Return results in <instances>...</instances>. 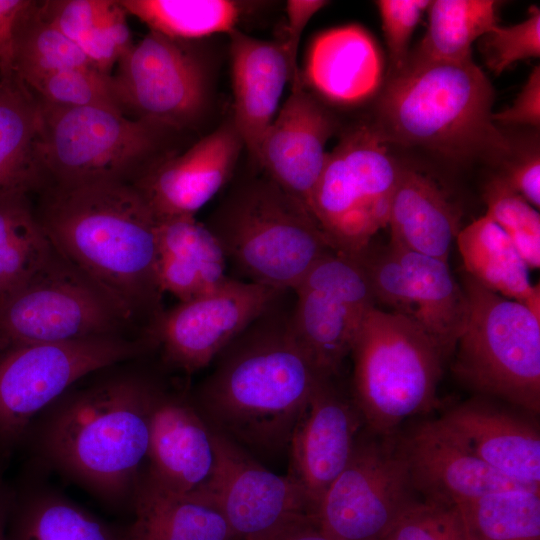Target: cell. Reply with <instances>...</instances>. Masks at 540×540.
I'll list each match as a JSON object with an SVG mask.
<instances>
[{
	"label": "cell",
	"mask_w": 540,
	"mask_h": 540,
	"mask_svg": "<svg viewBox=\"0 0 540 540\" xmlns=\"http://www.w3.org/2000/svg\"><path fill=\"white\" fill-rule=\"evenodd\" d=\"M284 293L218 353L211 372L190 391L211 430L256 459L287 451L326 378L296 337L292 310L279 304Z\"/></svg>",
	"instance_id": "obj_1"
},
{
	"label": "cell",
	"mask_w": 540,
	"mask_h": 540,
	"mask_svg": "<svg viewBox=\"0 0 540 540\" xmlns=\"http://www.w3.org/2000/svg\"><path fill=\"white\" fill-rule=\"evenodd\" d=\"M154 382L132 371L80 380L31 424L36 455L106 503H133L148 455Z\"/></svg>",
	"instance_id": "obj_2"
},
{
	"label": "cell",
	"mask_w": 540,
	"mask_h": 540,
	"mask_svg": "<svg viewBox=\"0 0 540 540\" xmlns=\"http://www.w3.org/2000/svg\"><path fill=\"white\" fill-rule=\"evenodd\" d=\"M37 218L56 252L100 287L132 321L149 326L163 310L157 277V225L128 181L55 184Z\"/></svg>",
	"instance_id": "obj_3"
},
{
	"label": "cell",
	"mask_w": 540,
	"mask_h": 540,
	"mask_svg": "<svg viewBox=\"0 0 540 540\" xmlns=\"http://www.w3.org/2000/svg\"><path fill=\"white\" fill-rule=\"evenodd\" d=\"M495 93L473 61L406 62L389 74L373 129L385 143L419 146L447 158L500 159L510 144L493 121Z\"/></svg>",
	"instance_id": "obj_4"
},
{
	"label": "cell",
	"mask_w": 540,
	"mask_h": 540,
	"mask_svg": "<svg viewBox=\"0 0 540 540\" xmlns=\"http://www.w3.org/2000/svg\"><path fill=\"white\" fill-rule=\"evenodd\" d=\"M205 225L248 281L282 291L335 250L310 210L266 174L232 187Z\"/></svg>",
	"instance_id": "obj_5"
},
{
	"label": "cell",
	"mask_w": 540,
	"mask_h": 540,
	"mask_svg": "<svg viewBox=\"0 0 540 540\" xmlns=\"http://www.w3.org/2000/svg\"><path fill=\"white\" fill-rule=\"evenodd\" d=\"M352 399L368 429L390 434L431 410L444 357L412 319L373 307L355 338Z\"/></svg>",
	"instance_id": "obj_6"
},
{
	"label": "cell",
	"mask_w": 540,
	"mask_h": 540,
	"mask_svg": "<svg viewBox=\"0 0 540 540\" xmlns=\"http://www.w3.org/2000/svg\"><path fill=\"white\" fill-rule=\"evenodd\" d=\"M468 303L453 371L472 390L540 410V320L521 302L463 276Z\"/></svg>",
	"instance_id": "obj_7"
},
{
	"label": "cell",
	"mask_w": 540,
	"mask_h": 540,
	"mask_svg": "<svg viewBox=\"0 0 540 540\" xmlns=\"http://www.w3.org/2000/svg\"><path fill=\"white\" fill-rule=\"evenodd\" d=\"M146 337H90L65 342L0 340V444L27 434L33 421L86 376L140 357Z\"/></svg>",
	"instance_id": "obj_8"
},
{
	"label": "cell",
	"mask_w": 540,
	"mask_h": 540,
	"mask_svg": "<svg viewBox=\"0 0 540 540\" xmlns=\"http://www.w3.org/2000/svg\"><path fill=\"white\" fill-rule=\"evenodd\" d=\"M40 106L37 157L52 183L128 181L159 146L163 129L119 109Z\"/></svg>",
	"instance_id": "obj_9"
},
{
	"label": "cell",
	"mask_w": 540,
	"mask_h": 540,
	"mask_svg": "<svg viewBox=\"0 0 540 540\" xmlns=\"http://www.w3.org/2000/svg\"><path fill=\"white\" fill-rule=\"evenodd\" d=\"M386 144L363 125L326 155L309 208L336 251L355 255L388 225L402 166Z\"/></svg>",
	"instance_id": "obj_10"
},
{
	"label": "cell",
	"mask_w": 540,
	"mask_h": 540,
	"mask_svg": "<svg viewBox=\"0 0 540 540\" xmlns=\"http://www.w3.org/2000/svg\"><path fill=\"white\" fill-rule=\"evenodd\" d=\"M131 320L54 249L47 262L0 303V340L65 342L122 335Z\"/></svg>",
	"instance_id": "obj_11"
},
{
	"label": "cell",
	"mask_w": 540,
	"mask_h": 540,
	"mask_svg": "<svg viewBox=\"0 0 540 540\" xmlns=\"http://www.w3.org/2000/svg\"><path fill=\"white\" fill-rule=\"evenodd\" d=\"M354 257L366 274L376 304L416 322L444 359L455 351L468 303L447 261L391 243L378 248L372 242Z\"/></svg>",
	"instance_id": "obj_12"
},
{
	"label": "cell",
	"mask_w": 540,
	"mask_h": 540,
	"mask_svg": "<svg viewBox=\"0 0 540 540\" xmlns=\"http://www.w3.org/2000/svg\"><path fill=\"white\" fill-rule=\"evenodd\" d=\"M400 451L358 437L353 454L315 510L332 540H383L415 503Z\"/></svg>",
	"instance_id": "obj_13"
},
{
	"label": "cell",
	"mask_w": 540,
	"mask_h": 540,
	"mask_svg": "<svg viewBox=\"0 0 540 540\" xmlns=\"http://www.w3.org/2000/svg\"><path fill=\"white\" fill-rule=\"evenodd\" d=\"M292 328L319 371L335 377L351 353L366 314L376 303L366 274L352 255H323L297 287Z\"/></svg>",
	"instance_id": "obj_14"
},
{
	"label": "cell",
	"mask_w": 540,
	"mask_h": 540,
	"mask_svg": "<svg viewBox=\"0 0 540 540\" xmlns=\"http://www.w3.org/2000/svg\"><path fill=\"white\" fill-rule=\"evenodd\" d=\"M213 442L212 473L195 492L220 511L233 540H272L296 524L315 518L305 492L288 474L270 471L214 431Z\"/></svg>",
	"instance_id": "obj_15"
},
{
	"label": "cell",
	"mask_w": 540,
	"mask_h": 540,
	"mask_svg": "<svg viewBox=\"0 0 540 540\" xmlns=\"http://www.w3.org/2000/svg\"><path fill=\"white\" fill-rule=\"evenodd\" d=\"M283 292L229 278L208 294L163 309L145 334L166 367L191 375L209 366Z\"/></svg>",
	"instance_id": "obj_16"
},
{
	"label": "cell",
	"mask_w": 540,
	"mask_h": 540,
	"mask_svg": "<svg viewBox=\"0 0 540 540\" xmlns=\"http://www.w3.org/2000/svg\"><path fill=\"white\" fill-rule=\"evenodd\" d=\"M181 42L149 31L119 60L111 77L124 113L163 130L180 129L200 116L208 94L205 69Z\"/></svg>",
	"instance_id": "obj_17"
},
{
	"label": "cell",
	"mask_w": 540,
	"mask_h": 540,
	"mask_svg": "<svg viewBox=\"0 0 540 540\" xmlns=\"http://www.w3.org/2000/svg\"><path fill=\"white\" fill-rule=\"evenodd\" d=\"M215 460L213 431L187 389L153 385L149 447L141 480L160 489L192 493L209 479Z\"/></svg>",
	"instance_id": "obj_18"
},
{
	"label": "cell",
	"mask_w": 540,
	"mask_h": 540,
	"mask_svg": "<svg viewBox=\"0 0 540 540\" xmlns=\"http://www.w3.org/2000/svg\"><path fill=\"white\" fill-rule=\"evenodd\" d=\"M324 378L313 392L291 434L288 475L305 492L315 510L347 466L363 422L353 401Z\"/></svg>",
	"instance_id": "obj_19"
},
{
	"label": "cell",
	"mask_w": 540,
	"mask_h": 540,
	"mask_svg": "<svg viewBox=\"0 0 540 540\" xmlns=\"http://www.w3.org/2000/svg\"><path fill=\"white\" fill-rule=\"evenodd\" d=\"M243 147L231 120L184 153L152 165L132 184L158 221L195 217L228 182Z\"/></svg>",
	"instance_id": "obj_20"
},
{
	"label": "cell",
	"mask_w": 540,
	"mask_h": 540,
	"mask_svg": "<svg viewBox=\"0 0 540 540\" xmlns=\"http://www.w3.org/2000/svg\"><path fill=\"white\" fill-rule=\"evenodd\" d=\"M335 127L332 114L304 84L292 86L260 145L257 162L265 174L309 210Z\"/></svg>",
	"instance_id": "obj_21"
},
{
	"label": "cell",
	"mask_w": 540,
	"mask_h": 540,
	"mask_svg": "<svg viewBox=\"0 0 540 540\" xmlns=\"http://www.w3.org/2000/svg\"><path fill=\"white\" fill-rule=\"evenodd\" d=\"M413 488L430 502L457 506L483 494L540 487L513 480L478 459L434 421L416 427L399 448Z\"/></svg>",
	"instance_id": "obj_22"
},
{
	"label": "cell",
	"mask_w": 540,
	"mask_h": 540,
	"mask_svg": "<svg viewBox=\"0 0 540 540\" xmlns=\"http://www.w3.org/2000/svg\"><path fill=\"white\" fill-rule=\"evenodd\" d=\"M478 459L523 484L540 487V437L524 419L480 400L462 403L437 420Z\"/></svg>",
	"instance_id": "obj_23"
},
{
	"label": "cell",
	"mask_w": 540,
	"mask_h": 540,
	"mask_svg": "<svg viewBox=\"0 0 540 540\" xmlns=\"http://www.w3.org/2000/svg\"><path fill=\"white\" fill-rule=\"evenodd\" d=\"M229 36L232 122L244 147L257 161L262 139L291 79L290 65L282 42L259 40L237 29Z\"/></svg>",
	"instance_id": "obj_24"
},
{
	"label": "cell",
	"mask_w": 540,
	"mask_h": 540,
	"mask_svg": "<svg viewBox=\"0 0 540 540\" xmlns=\"http://www.w3.org/2000/svg\"><path fill=\"white\" fill-rule=\"evenodd\" d=\"M384 64L370 33L358 25L323 31L308 50L304 80L325 99L355 105L372 97L383 80Z\"/></svg>",
	"instance_id": "obj_25"
},
{
	"label": "cell",
	"mask_w": 540,
	"mask_h": 540,
	"mask_svg": "<svg viewBox=\"0 0 540 540\" xmlns=\"http://www.w3.org/2000/svg\"><path fill=\"white\" fill-rule=\"evenodd\" d=\"M226 264L220 243L195 217L158 221L157 277L163 293L180 302L208 294L230 278Z\"/></svg>",
	"instance_id": "obj_26"
},
{
	"label": "cell",
	"mask_w": 540,
	"mask_h": 540,
	"mask_svg": "<svg viewBox=\"0 0 540 540\" xmlns=\"http://www.w3.org/2000/svg\"><path fill=\"white\" fill-rule=\"evenodd\" d=\"M460 215L430 177L401 167L388 225L391 244L448 262Z\"/></svg>",
	"instance_id": "obj_27"
},
{
	"label": "cell",
	"mask_w": 540,
	"mask_h": 540,
	"mask_svg": "<svg viewBox=\"0 0 540 540\" xmlns=\"http://www.w3.org/2000/svg\"><path fill=\"white\" fill-rule=\"evenodd\" d=\"M132 505L124 540H233L220 511L196 492L177 494L140 480Z\"/></svg>",
	"instance_id": "obj_28"
},
{
	"label": "cell",
	"mask_w": 540,
	"mask_h": 540,
	"mask_svg": "<svg viewBox=\"0 0 540 540\" xmlns=\"http://www.w3.org/2000/svg\"><path fill=\"white\" fill-rule=\"evenodd\" d=\"M41 106L13 73H0V197L38 187L43 181L37 157Z\"/></svg>",
	"instance_id": "obj_29"
},
{
	"label": "cell",
	"mask_w": 540,
	"mask_h": 540,
	"mask_svg": "<svg viewBox=\"0 0 540 540\" xmlns=\"http://www.w3.org/2000/svg\"><path fill=\"white\" fill-rule=\"evenodd\" d=\"M38 9L75 43L101 72L112 67L132 47L127 13L114 0H55L39 2Z\"/></svg>",
	"instance_id": "obj_30"
},
{
	"label": "cell",
	"mask_w": 540,
	"mask_h": 540,
	"mask_svg": "<svg viewBox=\"0 0 540 540\" xmlns=\"http://www.w3.org/2000/svg\"><path fill=\"white\" fill-rule=\"evenodd\" d=\"M456 244L465 272L483 287L524 303L531 295L529 267L507 234L486 214L460 229Z\"/></svg>",
	"instance_id": "obj_31"
},
{
	"label": "cell",
	"mask_w": 540,
	"mask_h": 540,
	"mask_svg": "<svg viewBox=\"0 0 540 540\" xmlns=\"http://www.w3.org/2000/svg\"><path fill=\"white\" fill-rule=\"evenodd\" d=\"M495 0H434L427 9V31L406 62H463L472 44L498 25Z\"/></svg>",
	"instance_id": "obj_32"
},
{
	"label": "cell",
	"mask_w": 540,
	"mask_h": 540,
	"mask_svg": "<svg viewBox=\"0 0 540 540\" xmlns=\"http://www.w3.org/2000/svg\"><path fill=\"white\" fill-rule=\"evenodd\" d=\"M28 197L26 191L0 197L1 302L26 283L54 251Z\"/></svg>",
	"instance_id": "obj_33"
},
{
	"label": "cell",
	"mask_w": 540,
	"mask_h": 540,
	"mask_svg": "<svg viewBox=\"0 0 540 540\" xmlns=\"http://www.w3.org/2000/svg\"><path fill=\"white\" fill-rule=\"evenodd\" d=\"M120 5L150 31L177 41L231 33L243 13L232 0H121Z\"/></svg>",
	"instance_id": "obj_34"
},
{
	"label": "cell",
	"mask_w": 540,
	"mask_h": 540,
	"mask_svg": "<svg viewBox=\"0 0 540 540\" xmlns=\"http://www.w3.org/2000/svg\"><path fill=\"white\" fill-rule=\"evenodd\" d=\"M468 540H539V491L505 489L456 506Z\"/></svg>",
	"instance_id": "obj_35"
},
{
	"label": "cell",
	"mask_w": 540,
	"mask_h": 540,
	"mask_svg": "<svg viewBox=\"0 0 540 540\" xmlns=\"http://www.w3.org/2000/svg\"><path fill=\"white\" fill-rule=\"evenodd\" d=\"M75 67L94 65L75 43L42 16L38 1H34L16 27L11 72L30 87L53 72Z\"/></svg>",
	"instance_id": "obj_36"
},
{
	"label": "cell",
	"mask_w": 540,
	"mask_h": 540,
	"mask_svg": "<svg viewBox=\"0 0 540 540\" xmlns=\"http://www.w3.org/2000/svg\"><path fill=\"white\" fill-rule=\"evenodd\" d=\"M12 540H124L95 516L50 491L34 492L17 518Z\"/></svg>",
	"instance_id": "obj_37"
},
{
	"label": "cell",
	"mask_w": 540,
	"mask_h": 540,
	"mask_svg": "<svg viewBox=\"0 0 540 540\" xmlns=\"http://www.w3.org/2000/svg\"><path fill=\"white\" fill-rule=\"evenodd\" d=\"M486 215L511 239L529 267H540V215L522 196L512 190L500 175L485 186Z\"/></svg>",
	"instance_id": "obj_38"
},
{
	"label": "cell",
	"mask_w": 540,
	"mask_h": 540,
	"mask_svg": "<svg viewBox=\"0 0 540 540\" xmlns=\"http://www.w3.org/2000/svg\"><path fill=\"white\" fill-rule=\"evenodd\" d=\"M37 99L57 107L106 106L122 109L112 77L95 67H75L53 72L28 87Z\"/></svg>",
	"instance_id": "obj_39"
},
{
	"label": "cell",
	"mask_w": 540,
	"mask_h": 540,
	"mask_svg": "<svg viewBox=\"0 0 540 540\" xmlns=\"http://www.w3.org/2000/svg\"><path fill=\"white\" fill-rule=\"evenodd\" d=\"M479 46L487 67L501 74L512 64L540 56V9L531 6L528 16L511 26L499 24L483 35Z\"/></svg>",
	"instance_id": "obj_40"
},
{
	"label": "cell",
	"mask_w": 540,
	"mask_h": 540,
	"mask_svg": "<svg viewBox=\"0 0 540 540\" xmlns=\"http://www.w3.org/2000/svg\"><path fill=\"white\" fill-rule=\"evenodd\" d=\"M383 540H468L456 506L415 502Z\"/></svg>",
	"instance_id": "obj_41"
},
{
	"label": "cell",
	"mask_w": 540,
	"mask_h": 540,
	"mask_svg": "<svg viewBox=\"0 0 540 540\" xmlns=\"http://www.w3.org/2000/svg\"><path fill=\"white\" fill-rule=\"evenodd\" d=\"M429 0H378L375 2L390 59L389 74L399 71L409 56V45Z\"/></svg>",
	"instance_id": "obj_42"
},
{
	"label": "cell",
	"mask_w": 540,
	"mask_h": 540,
	"mask_svg": "<svg viewBox=\"0 0 540 540\" xmlns=\"http://www.w3.org/2000/svg\"><path fill=\"white\" fill-rule=\"evenodd\" d=\"M327 4L324 0H289L286 3V39L282 44L290 65L292 86L304 84L297 64L302 33L312 17Z\"/></svg>",
	"instance_id": "obj_43"
},
{
	"label": "cell",
	"mask_w": 540,
	"mask_h": 540,
	"mask_svg": "<svg viewBox=\"0 0 540 540\" xmlns=\"http://www.w3.org/2000/svg\"><path fill=\"white\" fill-rule=\"evenodd\" d=\"M493 121L505 125L540 126V67L536 65L511 106L493 113Z\"/></svg>",
	"instance_id": "obj_44"
},
{
	"label": "cell",
	"mask_w": 540,
	"mask_h": 540,
	"mask_svg": "<svg viewBox=\"0 0 540 540\" xmlns=\"http://www.w3.org/2000/svg\"><path fill=\"white\" fill-rule=\"evenodd\" d=\"M500 176L512 190L535 209L540 207V157L538 153L509 166Z\"/></svg>",
	"instance_id": "obj_45"
},
{
	"label": "cell",
	"mask_w": 540,
	"mask_h": 540,
	"mask_svg": "<svg viewBox=\"0 0 540 540\" xmlns=\"http://www.w3.org/2000/svg\"><path fill=\"white\" fill-rule=\"evenodd\" d=\"M30 0H0V73H10L13 40L16 27Z\"/></svg>",
	"instance_id": "obj_46"
},
{
	"label": "cell",
	"mask_w": 540,
	"mask_h": 540,
	"mask_svg": "<svg viewBox=\"0 0 540 540\" xmlns=\"http://www.w3.org/2000/svg\"><path fill=\"white\" fill-rule=\"evenodd\" d=\"M272 540H332L318 526L315 518L304 520Z\"/></svg>",
	"instance_id": "obj_47"
},
{
	"label": "cell",
	"mask_w": 540,
	"mask_h": 540,
	"mask_svg": "<svg viewBox=\"0 0 540 540\" xmlns=\"http://www.w3.org/2000/svg\"><path fill=\"white\" fill-rule=\"evenodd\" d=\"M527 309L540 320V286L537 284L531 295L524 301Z\"/></svg>",
	"instance_id": "obj_48"
},
{
	"label": "cell",
	"mask_w": 540,
	"mask_h": 540,
	"mask_svg": "<svg viewBox=\"0 0 540 540\" xmlns=\"http://www.w3.org/2000/svg\"><path fill=\"white\" fill-rule=\"evenodd\" d=\"M8 508L7 494L4 488L0 485V540H6L5 538V522Z\"/></svg>",
	"instance_id": "obj_49"
},
{
	"label": "cell",
	"mask_w": 540,
	"mask_h": 540,
	"mask_svg": "<svg viewBox=\"0 0 540 540\" xmlns=\"http://www.w3.org/2000/svg\"><path fill=\"white\" fill-rule=\"evenodd\" d=\"M0 302H1V294H0Z\"/></svg>",
	"instance_id": "obj_50"
}]
</instances>
